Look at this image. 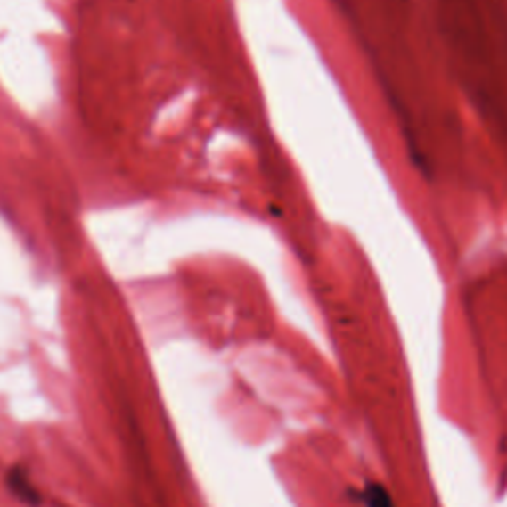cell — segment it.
I'll return each mask as SVG.
<instances>
[{"mask_svg": "<svg viewBox=\"0 0 507 507\" xmlns=\"http://www.w3.org/2000/svg\"><path fill=\"white\" fill-rule=\"evenodd\" d=\"M8 487H11V492L22 500L24 503L29 505H38L40 503V495H38V489L32 486L29 474L22 468H14L11 470V474H8Z\"/></svg>", "mask_w": 507, "mask_h": 507, "instance_id": "obj_1", "label": "cell"}]
</instances>
